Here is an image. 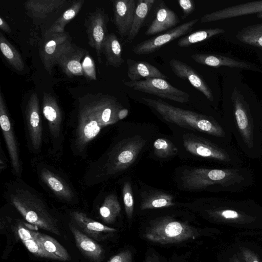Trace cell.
Masks as SVG:
<instances>
[{"mask_svg":"<svg viewBox=\"0 0 262 262\" xmlns=\"http://www.w3.org/2000/svg\"><path fill=\"white\" fill-rule=\"evenodd\" d=\"M127 76L130 81H138L141 79L162 78L167 76L159 69L146 61L127 59Z\"/></svg>","mask_w":262,"mask_h":262,"instance_id":"24","label":"cell"},{"mask_svg":"<svg viewBox=\"0 0 262 262\" xmlns=\"http://www.w3.org/2000/svg\"><path fill=\"white\" fill-rule=\"evenodd\" d=\"M236 38L245 44L262 49V23L243 28L236 34Z\"/></svg>","mask_w":262,"mask_h":262,"instance_id":"31","label":"cell"},{"mask_svg":"<svg viewBox=\"0 0 262 262\" xmlns=\"http://www.w3.org/2000/svg\"><path fill=\"white\" fill-rule=\"evenodd\" d=\"M233 174L227 169L193 168L184 171L181 179L185 189L196 190L212 185L227 184Z\"/></svg>","mask_w":262,"mask_h":262,"instance_id":"5","label":"cell"},{"mask_svg":"<svg viewBox=\"0 0 262 262\" xmlns=\"http://www.w3.org/2000/svg\"><path fill=\"white\" fill-rule=\"evenodd\" d=\"M83 3V0L74 1L73 4L62 14L46 33L65 32V26L78 14L82 7Z\"/></svg>","mask_w":262,"mask_h":262,"instance_id":"34","label":"cell"},{"mask_svg":"<svg viewBox=\"0 0 262 262\" xmlns=\"http://www.w3.org/2000/svg\"><path fill=\"white\" fill-rule=\"evenodd\" d=\"M180 23L177 14L164 4L156 11V17L145 32L146 35L159 34L169 29L174 28Z\"/></svg>","mask_w":262,"mask_h":262,"instance_id":"23","label":"cell"},{"mask_svg":"<svg viewBox=\"0 0 262 262\" xmlns=\"http://www.w3.org/2000/svg\"><path fill=\"white\" fill-rule=\"evenodd\" d=\"M66 0H28L24 3L27 14L34 19H44L61 9Z\"/></svg>","mask_w":262,"mask_h":262,"instance_id":"25","label":"cell"},{"mask_svg":"<svg viewBox=\"0 0 262 262\" xmlns=\"http://www.w3.org/2000/svg\"><path fill=\"white\" fill-rule=\"evenodd\" d=\"M10 203L29 223L57 235L61 233L58 220L40 195L20 181L12 184L8 193Z\"/></svg>","mask_w":262,"mask_h":262,"instance_id":"2","label":"cell"},{"mask_svg":"<svg viewBox=\"0 0 262 262\" xmlns=\"http://www.w3.org/2000/svg\"><path fill=\"white\" fill-rule=\"evenodd\" d=\"M71 44V37L66 32L46 33L39 48L45 70L51 72L60 56Z\"/></svg>","mask_w":262,"mask_h":262,"instance_id":"7","label":"cell"},{"mask_svg":"<svg viewBox=\"0 0 262 262\" xmlns=\"http://www.w3.org/2000/svg\"><path fill=\"white\" fill-rule=\"evenodd\" d=\"M169 66L178 77L188 80L197 90L201 92L210 101L214 97L212 92L203 77L191 67L177 59H171Z\"/></svg>","mask_w":262,"mask_h":262,"instance_id":"15","label":"cell"},{"mask_svg":"<svg viewBox=\"0 0 262 262\" xmlns=\"http://www.w3.org/2000/svg\"><path fill=\"white\" fill-rule=\"evenodd\" d=\"M173 197L161 191H152L143 194L140 208L142 210L167 207L174 205Z\"/></svg>","mask_w":262,"mask_h":262,"instance_id":"29","label":"cell"},{"mask_svg":"<svg viewBox=\"0 0 262 262\" xmlns=\"http://www.w3.org/2000/svg\"><path fill=\"white\" fill-rule=\"evenodd\" d=\"M191 58L196 63L209 67L218 68L224 66L262 73L261 68L255 64L245 60L224 55L212 53H197L192 54Z\"/></svg>","mask_w":262,"mask_h":262,"instance_id":"13","label":"cell"},{"mask_svg":"<svg viewBox=\"0 0 262 262\" xmlns=\"http://www.w3.org/2000/svg\"><path fill=\"white\" fill-rule=\"evenodd\" d=\"M155 154L161 158H167L178 152L177 147L168 140L165 138H158L153 144Z\"/></svg>","mask_w":262,"mask_h":262,"instance_id":"36","label":"cell"},{"mask_svg":"<svg viewBox=\"0 0 262 262\" xmlns=\"http://www.w3.org/2000/svg\"><path fill=\"white\" fill-rule=\"evenodd\" d=\"M142 100L168 122L216 137L224 135L221 127L209 117L174 106L161 99L143 97Z\"/></svg>","mask_w":262,"mask_h":262,"instance_id":"3","label":"cell"},{"mask_svg":"<svg viewBox=\"0 0 262 262\" xmlns=\"http://www.w3.org/2000/svg\"><path fill=\"white\" fill-rule=\"evenodd\" d=\"M238 253L242 262H260L256 254L247 247H239Z\"/></svg>","mask_w":262,"mask_h":262,"instance_id":"39","label":"cell"},{"mask_svg":"<svg viewBox=\"0 0 262 262\" xmlns=\"http://www.w3.org/2000/svg\"><path fill=\"white\" fill-rule=\"evenodd\" d=\"M83 75L89 80H96L95 64L93 59L86 52L81 61Z\"/></svg>","mask_w":262,"mask_h":262,"instance_id":"38","label":"cell"},{"mask_svg":"<svg viewBox=\"0 0 262 262\" xmlns=\"http://www.w3.org/2000/svg\"><path fill=\"white\" fill-rule=\"evenodd\" d=\"M145 143V141L140 136L119 142L91 166L86 182L95 184L126 169L136 160Z\"/></svg>","mask_w":262,"mask_h":262,"instance_id":"1","label":"cell"},{"mask_svg":"<svg viewBox=\"0 0 262 262\" xmlns=\"http://www.w3.org/2000/svg\"><path fill=\"white\" fill-rule=\"evenodd\" d=\"M42 182L59 199L70 202L73 200V191L63 179L46 167H42L39 172Z\"/></svg>","mask_w":262,"mask_h":262,"instance_id":"21","label":"cell"},{"mask_svg":"<svg viewBox=\"0 0 262 262\" xmlns=\"http://www.w3.org/2000/svg\"><path fill=\"white\" fill-rule=\"evenodd\" d=\"M184 146L189 153L203 158L220 161H229L227 153L211 142L195 136H187L184 139Z\"/></svg>","mask_w":262,"mask_h":262,"instance_id":"12","label":"cell"},{"mask_svg":"<svg viewBox=\"0 0 262 262\" xmlns=\"http://www.w3.org/2000/svg\"><path fill=\"white\" fill-rule=\"evenodd\" d=\"M198 21V18L190 20L165 33L140 42L134 46L132 51L138 55H147L155 52L164 45L189 33Z\"/></svg>","mask_w":262,"mask_h":262,"instance_id":"8","label":"cell"},{"mask_svg":"<svg viewBox=\"0 0 262 262\" xmlns=\"http://www.w3.org/2000/svg\"><path fill=\"white\" fill-rule=\"evenodd\" d=\"M178 2L183 13V19L191 14L195 9V3L192 0H179Z\"/></svg>","mask_w":262,"mask_h":262,"instance_id":"40","label":"cell"},{"mask_svg":"<svg viewBox=\"0 0 262 262\" xmlns=\"http://www.w3.org/2000/svg\"><path fill=\"white\" fill-rule=\"evenodd\" d=\"M257 17L262 19V12L256 14Z\"/></svg>","mask_w":262,"mask_h":262,"instance_id":"46","label":"cell"},{"mask_svg":"<svg viewBox=\"0 0 262 262\" xmlns=\"http://www.w3.org/2000/svg\"><path fill=\"white\" fill-rule=\"evenodd\" d=\"M123 200L128 219H132L134 212V201L131 184L125 182L122 188Z\"/></svg>","mask_w":262,"mask_h":262,"instance_id":"37","label":"cell"},{"mask_svg":"<svg viewBox=\"0 0 262 262\" xmlns=\"http://www.w3.org/2000/svg\"><path fill=\"white\" fill-rule=\"evenodd\" d=\"M137 3L135 0H115L113 2L114 23L120 36H127L134 18Z\"/></svg>","mask_w":262,"mask_h":262,"instance_id":"16","label":"cell"},{"mask_svg":"<svg viewBox=\"0 0 262 262\" xmlns=\"http://www.w3.org/2000/svg\"><path fill=\"white\" fill-rule=\"evenodd\" d=\"M155 2V0H138L137 1L133 23L125 40L126 43H132L138 34Z\"/></svg>","mask_w":262,"mask_h":262,"instance_id":"28","label":"cell"},{"mask_svg":"<svg viewBox=\"0 0 262 262\" xmlns=\"http://www.w3.org/2000/svg\"><path fill=\"white\" fill-rule=\"evenodd\" d=\"M0 49L8 63L17 71H23L25 63L22 57L17 50L0 33Z\"/></svg>","mask_w":262,"mask_h":262,"instance_id":"33","label":"cell"},{"mask_svg":"<svg viewBox=\"0 0 262 262\" xmlns=\"http://www.w3.org/2000/svg\"><path fill=\"white\" fill-rule=\"evenodd\" d=\"M70 215L74 223L84 232L96 240L103 239L106 234L117 231L116 229L96 221L82 212L73 211Z\"/></svg>","mask_w":262,"mask_h":262,"instance_id":"22","label":"cell"},{"mask_svg":"<svg viewBox=\"0 0 262 262\" xmlns=\"http://www.w3.org/2000/svg\"><path fill=\"white\" fill-rule=\"evenodd\" d=\"M143 235L149 241L165 245L194 239L200 233L196 228L187 223L166 216L151 222Z\"/></svg>","mask_w":262,"mask_h":262,"instance_id":"4","label":"cell"},{"mask_svg":"<svg viewBox=\"0 0 262 262\" xmlns=\"http://www.w3.org/2000/svg\"><path fill=\"white\" fill-rule=\"evenodd\" d=\"M123 83L135 91L177 102L186 103L190 99L189 94L177 89L164 79L147 78L138 81H123Z\"/></svg>","mask_w":262,"mask_h":262,"instance_id":"6","label":"cell"},{"mask_svg":"<svg viewBox=\"0 0 262 262\" xmlns=\"http://www.w3.org/2000/svg\"><path fill=\"white\" fill-rule=\"evenodd\" d=\"M102 51L109 66L118 68L124 62L122 55L121 44L114 33L107 35L103 44Z\"/></svg>","mask_w":262,"mask_h":262,"instance_id":"27","label":"cell"},{"mask_svg":"<svg viewBox=\"0 0 262 262\" xmlns=\"http://www.w3.org/2000/svg\"><path fill=\"white\" fill-rule=\"evenodd\" d=\"M37 237L45 250L55 260L67 261L71 259L67 250L52 237L38 232Z\"/></svg>","mask_w":262,"mask_h":262,"instance_id":"30","label":"cell"},{"mask_svg":"<svg viewBox=\"0 0 262 262\" xmlns=\"http://www.w3.org/2000/svg\"><path fill=\"white\" fill-rule=\"evenodd\" d=\"M69 227L81 252L93 262H102L104 258L102 247L72 224Z\"/></svg>","mask_w":262,"mask_h":262,"instance_id":"20","label":"cell"},{"mask_svg":"<svg viewBox=\"0 0 262 262\" xmlns=\"http://www.w3.org/2000/svg\"><path fill=\"white\" fill-rule=\"evenodd\" d=\"M231 100L237 128L244 136L249 138L252 118L249 105L243 95L236 87L233 90Z\"/></svg>","mask_w":262,"mask_h":262,"instance_id":"19","label":"cell"},{"mask_svg":"<svg viewBox=\"0 0 262 262\" xmlns=\"http://www.w3.org/2000/svg\"><path fill=\"white\" fill-rule=\"evenodd\" d=\"M0 28L7 33H10L11 31L9 25L2 16L0 17Z\"/></svg>","mask_w":262,"mask_h":262,"instance_id":"42","label":"cell"},{"mask_svg":"<svg viewBox=\"0 0 262 262\" xmlns=\"http://www.w3.org/2000/svg\"><path fill=\"white\" fill-rule=\"evenodd\" d=\"M86 52L72 43L60 56L56 64L69 77L83 75L81 61Z\"/></svg>","mask_w":262,"mask_h":262,"instance_id":"18","label":"cell"},{"mask_svg":"<svg viewBox=\"0 0 262 262\" xmlns=\"http://www.w3.org/2000/svg\"><path fill=\"white\" fill-rule=\"evenodd\" d=\"M262 12V1L241 4L207 13L201 17V23L230 18L248 14H257Z\"/></svg>","mask_w":262,"mask_h":262,"instance_id":"17","label":"cell"},{"mask_svg":"<svg viewBox=\"0 0 262 262\" xmlns=\"http://www.w3.org/2000/svg\"><path fill=\"white\" fill-rule=\"evenodd\" d=\"M107 262H132V253L129 250H123L111 257Z\"/></svg>","mask_w":262,"mask_h":262,"instance_id":"41","label":"cell"},{"mask_svg":"<svg viewBox=\"0 0 262 262\" xmlns=\"http://www.w3.org/2000/svg\"><path fill=\"white\" fill-rule=\"evenodd\" d=\"M99 214L105 223L114 222L120 215L121 207L117 196L114 193L107 195L99 208Z\"/></svg>","mask_w":262,"mask_h":262,"instance_id":"32","label":"cell"},{"mask_svg":"<svg viewBox=\"0 0 262 262\" xmlns=\"http://www.w3.org/2000/svg\"><path fill=\"white\" fill-rule=\"evenodd\" d=\"M25 124L29 141L33 150H40L42 144V125L38 95L30 96L25 109Z\"/></svg>","mask_w":262,"mask_h":262,"instance_id":"11","label":"cell"},{"mask_svg":"<svg viewBox=\"0 0 262 262\" xmlns=\"http://www.w3.org/2000/svg\"><path fill=\"white\" fill-rule=\"evenodd\" d=\"M16 233L26 248L36 256L55 260L42 247L37 237V232L28 228L23 223H19L16 228Z\"/></svg>","mask_w":262,"mask_h":262,"instance_id":"26","label":"cell"},{"mask_svg":"<svg viewBox=\"0 0 262 262\" xmlns=\"http://www.w3.org/2000/svg\"><path fill=\"white\" fill-rule=\"evenodd\" d=\"M0 124L13 171L17 177L19 178L21 175L22 166L18 153V145L5 99L1 92L0 95Z\"/></svg>","mask_w":262,"mask_h":262,"instance_id":"10","label":"cell"},{"mask_svg":"<svg viewBox=\"0 0 262 262\" xmlns=\"http://www.w3.org/2000/svg\"><path fill=\"white\" fill-rule=\"evenodd\" d=\"M107 15L102 8H97L85 21L89 45L96 51L99 63H101L102 46L108 33Z\"/></svg>","mask_w":262,"mask_h":262,"instance_id":"9","label":"cell"},{"mask_svg":"<svg viewBox=\"0 0 262 262\" xmlns=\"http://www.w3.org/2000/svg\"><path fill=\"white\" fill-rule=\"evenodd\" d=\"M1 159H0V170L1 171L4 170L5 168H6L7 166V161L5 155V154H4L3 149L1 147Z\"/></svg>","mask_w":262,"mask_h":262,"instance_id":"43","label":"cell"},{"mask_svg":"<svg viewBox=\"0 0 262 262\" xmlns=\"http://www.w3.org/2000/svg\"><path fill=\"white\" fill-rule=\"evenodd\" d=\"M146 262H156V260L151 257H148L146 260Z\"/></svg>","mask_w":262,"mask_h":262,"instance_id":"45","label":"cell"},{"mask_svg":"<svg viewBox=\"0 0 262 262\" xmlns=\"http://www.w3.org/2000/svg\"><path fill=\"white\" fill-rule=\"evenodd\" d=\"M222 28H209L200 30L182 37L179 39L178 46L183 48L190 46L193 44L208 39L215 35L225 33Z\"/></svg>","mask_w":262,"mask_h":262,"instance_id":"35","label":"cell"},{"mask_svg":"<svg viewBox=\"0 0 262 262\" xmlns=\"http://www.w3.org/2000/svg\"><path fill=\"white\" fill-rule=\"evenodd\" d=\"M230 262H241L238 255L235 254L232 255L230 259Z\"/></svg>","mask_w":262,"mask_h":262,"instance_id":"44","label":"cell"},{"mask_svg":"<svg viewBox=\"0 0 262 262\" xmlns=\"http://www.w3.org/2000/svg\"><path fill=\"white\" fill-rule=\"evenodd\" d=\"M42 108L53 141H61L62 114L56 98L50 94L43 92Z\"/></svg>","mask_w":262,"mask_h":262,"instance_id":"14","label":"cell"}]
</instances>
